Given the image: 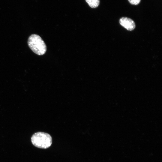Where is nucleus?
<instances>
[{
	"label": "nucleus",
	"instance_id": "1",
	"mask_svg": "<svg viewBox=\"0 0 162 162\" xmlns=\"http://www.w3.org/2000/svg\"><path fill=\"white\" fill-rule=\"evenodd\" d=\"M31 142L35 146L46 149L50 147L52 143V138L49 134L41 132L34 134L31 138Z\"/></svg>",
	"mask_w": 162,
	"mask_h": 162
},
{
	"label": "nucleus",
	"instance_id": "4",
	"mask_svg": "<svg viewBox=\"0 0 162 162\" xmlns=\"http://www.w3.org/2000/svg\"><path fill=\"white\" fill-rule=\"evenodd\" d=\"M90 7L92 8H97L100 4V0H86Z\"/></svg>",
	"mask_w": 162,
	"mask_h": 162
},
{
	"label": "nucleus",
	"instance_id": "3",
	"mask_svg": "<svg viewBox=\"0 0 162 162\" xmlns=\"http://www.w3.org/2000/svg\"><path fill=\"white\" fill-rule=\"evenodd\" d=\"M119 22L122 26L128 31H132L135 28L134 22L129 18L122 17L119 19Z\"/></svg>",
	"mask_w": 162,
	"mask_h": 162
},
{
	"label": "nucleus",
	"instance_id": "2",
	"mask_svg": "<svg viewBox=\"0 0 162 162\" xmlns=\"http://www.w3.org/2000/svg\"><path fill=\"white\" fill-rule=\"evenodd\" d=\"M28 45L31 49L38 55L44 54L46 50V46L44 41L38 35L33 34L28 39Z\"/></svg>",
	"mask_w": 162,
	"mask_h": 162
},
{
	"label": "nucleus",
	"instance_id": "5",
	"mask_svg": "<svg viewBox=\"0 0 162 162\" xmlns=\"http://www.w3.org/2000/svg\"><path fill=\"white\" fill-rule=\"evenodd\" d=\"M129 2L132 5H137L139 4L141 0H128Z\"/></svg>",
	"mask_w": 162,
	"mask_h": 162
}]
</instances>
